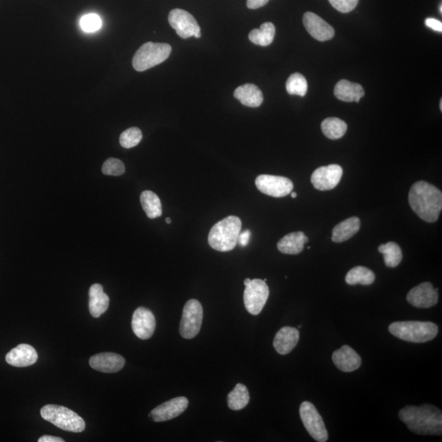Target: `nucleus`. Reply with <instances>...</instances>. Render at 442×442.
I'll use <instances>...</instances> for the list:
<instances>
[{
    "label": "nucleus",
    "mask_w": 442,
    "mask_h": 442,
    "mask_svg": "<svg viewBox=\"0 0 442 442\" xmlns=\"http://www.w3.org/2000/svg\"><path fill=\"white\" fill-rule=\"evenodd\" d=\"M37 350L28 344H20L10 350L6 355V362L14 367H27L37 362Z\"/></svg>",
    "instance_id": "6ab92c4d"
},
{
    "label": "nucleus",
    "mask_w": 442,
    "mask_h": 442,
    "mask_svg": "<svg viewBox=\"0 0 442 442\" xmlns=\"http://www.w3.org/2000/svg\"><path fill=\"white\" fill-rule=\"evenodd\" d=\"M440 108H441V111H442V101H441V103H440Z\"/></svg>",
    "instance_id": "c03bdc74"
},
{
    "label": "nucleus",
    "mask_w": 442,
    "mask_h": 442,
    "mask_svg": "<svg viewBox=\"0 0 442 442\" xmlns=\"http://www.w3.org/2000/svg\"><path fill=\"white\" fill-rule=\"evenodd\" d=\"M332 359L338 369L345 373L353 372L362 365V358L359 354L347 345L335 350Z\"/></svg>",
    "instance_id": "a211bd4d"
},
{
    "label": "nucleus",
    "mask_w": 442,
    "mask_h": 442,
    "mask_svg": "<svg viewBox=\"0 0 442 442\" xmlns=\"http://www.w3.org/2000/svg\"><path fill=\"white\" fill-rule=\"evenodd\" d=\"M298 329L293 327H283L276 333L274 339V348L281 355H287L296 348L299 342Z\"/></svg>",
    "instance_id": "aec40b11"
},
{
    "label": "nucleus",
    "mask_w": 442,
    "mask_h": 442,
    "mask_svg": "<svg viewBox=\"0 0 442 442\" xmlns=\"http://www.w3.org/2000/svg\"><path fill=\"white\" fill-rule=\"evenodd\" d=\"M303 24L308 33L319 42H328L334 37L335 32L331 25L314 13L304 14Z\"/></svg>",
    "instance_id": "dca6fc26"
},
{
    "label": "nucleus",
    "mask_w": 442,
    "mask_h": 442,
    "mask_svg": "<svg viewBox=\"0 0 442 442\" xmlns=\"http://www.w3.org/2000/svg\"><path fill=\"white\" fill-rule=\"evenodd\" d=\"M291 197L293 198H296L297 197V192H293V194L291 195Z\"/></svg>",
    "instance_id": "a19ab883"
},
{
    "label": "nucleus",
    "mask_w": 442,
    "mask_h": 442,
    "mask_svg": "<svg viewBox=\"0 0 442 442\" xmlns=\"http://www.w3.org/2000/svg\"><path fill=\"white\" fill-rule=\"evenodd\" d=\"M39 442H64L65 441L62 438H57V436H43L38 440Z\"/></svg>",
    "instance_id": "ea45409f"
},
{
    "label": "nucleus",
    "mask_w": 442,
    "mask_h": 442,
    "mask_svg": "<svg viewBox=\"0 0 442 442\" xmlns=\"http://www.w3.org/2000/svg\"><path fill=\"white\" fill-rule=\"evenodd\" d=\"M171 27L182 39L201 37V28L196 19L185 10L176 8L171 10L168 16Z\"/></svg>",
    "instance_id": "9d476101"
},
{
    "label": "nucleus",
    "mask_w": 442,
    "mask_h": 442,
    "mask_svg": "<svg viewBox=\"0 0 442 442\" xmlns=\"http://www.w3.org/2000/svg\"><path fill=\"white\" fill-rule=\"evenodd\" d=\"M256 186L262 194L274 197L290 195L293 183L288 178L271 175H261L256 179Z\"/></svg>",
    "instance_id": "9b49d317"
},
{
    "label": "nucleus",
    "mask_w": 442,
    "mask_h": 442,
    "mask_svg": "<svg viewBox=\"0 0 442 442\" xmlns=\"http://www.w3.org/2000/svg\"><path fill=\"white\" fill-rule=\"evenodd\" d=\"M332 6L343 13L352 12L357 6L359 0H329Z\"/></svg>",
    "instance_id": "c9c22d12"
},
{
    "label": "nucleus",
    "mask_w": 442,
    "mask_h": 442,
    "mask_svg": "<svg viewBox=\"0 0 442 442\" xmlns=\"http://www.w3.org/2000/svg\"><path fill=\"white\" fill-rule=\"evenodd\" d=\"M89 308L90 314L94 318H99L108 311L109 307V297L104 292L101 284L95 283L90 289Z\"/></svg>",
    "instance_id": "412c9836"
},
{
    "label": "nucleus",
    "mask_w": 442,
    "mask_h": 442,
    "mask_svg": "<svg viewBox=\"0 0 442 442\" xmlns=\"http://www.w3.org/2000/svg\"><path fill=\"white\" fill-rule=\"evenodd\" d=\"M250 400V395L245 385L238 383L228 395V408L233 410L245 409Z\"/></svg>",
    "instance_id": "cd10ccee"
},
{
    "label": "nucleus",
    "mask_w": 442,
    "mask_h": 442,
    "mask_svg": "<svg viewBox=\"0 0 442 442\" xmlns=\"http://www.w3.org/2000/svg\"><path fill=\"white\" fill-rule=\"evenodd\" d=\"M102 171L106 176H120L124 174L125 167L123 161L111 157L105 161Z\"/></svg>",
    "instance_id": "72a5a7b5"
},
{
    "label": "nucleus",
    "mask_w": 442,
    "mask_h": 442,
    "mask_svg": "<svg viewBox=\"0 0 442 442\" xmlns=\"http://www.w3.org/2000/svg\"><path fill=\"white\" fill-rule=\"evenodd\" d=\"M270 1V0H247V7L250 9L260 8Z\"/></svg>",
    "instance_id": "58836bf2"
},
{
    "label": "nucleus",
    "mask_w": 442,
    "mask_h": 442,
    "mask_svg": "<svg viewBox=\"0 0 442 442\" xmlns=\"http://www.w3.org/2000/svg\"><path fill=\"white\" fill-rule=\"evenodd\" d=\"M171 47L168 44L147 42L137 50L132 65L137 72H145L169 58Z\"/></svg>",
    "instance_id": "423d86ee"
},
{
    "label": "nucleus",
    "mask_w": 442,
    "mask_h": 442,
    "mask_svg": "<svg viewBox=\"0 0 442 442\" xmlns=\"http://www.w3.org/2000/svg\"><path fill=\"white\" fill-rule=\"evenodd\" d=\"M125 364V360L121 355L111 352L97 354L90 360L91 367L106 374L118 372L123 369Z\"/></svg>",
    "instance_id": "f3484780"
},
{
    "label": "nucleus",
    "mask_w": 442,
    "mask_h": 442,
    "mask_svg": "<svg viewBox=\"0 0 442 442\" xmlns=\"http://www.w3.org/2000/svg\"><path fill=\"white\" fill-rule=\"evenodd\" d=\"M343 174V168L339 165L332 164L319 167L313 172L312 183L314 189L318 190H331L341 181Z\"/></svg>",
    "instance_id": "f8f14e48"
},
{
    "label": "nucleus",
    "mask_w": 442,
    "mask_h": 442,
    "mask_svg": "<svg viewBox=\"0 0 442 442\" xmlns=\"http://www.w3.org/2000/svg\"><path fill=\"white\" fill-rule=\"evenodd\" d=\"M299 412L303 425L312 438L319 442L327 441L328 431L316 406L309 401H304L300 406Z\"/></svg>",
    "instance_id": "0eeeda50"
},
{
    "label": "nucleus",
    "mask_w": 442,
    "mask_h": 442,
    "mask_svg": "<svg viewBox=\"0 0 442 442\" xmlns=\"http://www.w3.org/2000/svg\"><path fill=\"white\" fill-rule=\"evenodd\" d=\"M307 81L303 75L294 73L289 76L286 82V90L289 94L304 97L307 93Z\"/></svg>",
    "instance_id": "2f4dec72"
},
{
    "label": "nucleus",
    "mask_w": 442,
    "mask_h": 442,
    "mask_svg": "<svg viewBox=\"0 0 442 442\" xmlns=\"http://www.w3.org/2000/svg\"><path fill=\"white\" fill-rule=\"evenodd\" d=\"M143 139L142 132L137 127H131V128L125 130L120 136V145L125 149H132L140 143Z\"/></svg>",
    "instance_id": "473e14b6"
},
{
    "label": "nucleus",
    "mask_w": 442,
    "mask_h": 442,
    "mask_svg": "<svg viewBox=\"0 0 442 442\" xmlns=\"http://www.w3.org/2000/svg\"><path fill=\"white\" fill-rule=\"evenodd\" d=\"M309 238L303 232L288 233L278 241V251L288 255H297L303 251L304 245L308 243Z\"/></svg>",
    "instance_id": "4be33fe9"
},
{
    "label": "nucleus",
    "mask_w": 442,
    "mask_h": 442,
    "mask_svg": "<svg viewBox=\"0 0 442 442\" xmlns=\"http://www.w3.org/2000/svg\"><path fill=\"white\" fill-rule=\"evenodd\" d=\"M440 13H442V5H440Z\"/></svg>",
    "instance_id": "37998d69"
},
{
    "label": "nucleus",
    "mask_w": 442,
    "mask_h": 442,
    "mask_svg": "<svg viewBox=\"0 0 442 442\" xmlns=\"http://www.w3.org/2000/svg\"><path fill=\"white\" fill-rule=\"evenodd\" d=\"M406 299L415 307L431 308L438 302V288H434L433 284L425 282L411 289Z\"/></svg>",
    "instance_id": "ddd939ff"
},
{
    "label": "nucleus",
    "mask_w": 442,
    "mask_h": 442,
    "mask_svg": "<svg viewBox=\"0 0 442 442\" xmlns=\"http://www.w3.org/2000/svg\"><path fill=\"white\" fill-rule=\"evenodd\" d=\"M233 96L240 103L249 108H258L264 100L262 90L253 84H245L238 87Z\"/></svg>",
    "instance_id": "5701e85b"
},
{
    "label": "nucleus",
    "mask_w": 442,
    "mask_h": 442,
    "mask_svg": "<svg viewBox=\"0 0 442 442\" xmlns=\"http://www.w3.org/2000/svg\"><path fill=\"white\" fill-rule=\"evenodd\" d=\"M203 319L202 304L196 299L189 300L183 309L180 333L183 338L192 339L200 332Z\"/></svg>",
    "instance_id": "6e6552de"
},
{
    "label": "nucleus",
    "mask_w": 442,
    "mask_h": 442,
    "mask_svg": "<svg viewBox=\"0 0 442 442\" xmlns=\"http://www.w3.org/2000/svg\"><path fill=\"white\" fill-rule=\"evenodd\" d=\"M409 203L422 220L434 223L442 210L441 191L428 182H416L409 192Z\"/></svg>",
    "instance_id": "f03ea898"
},
{
    "label": "nucleus",
    "mask_w": 442,
    "mask_h": 442,
    "mask_svg": "<svg viewBox=\"0 0 442 442\" xmlns=\"http://www.w3.org/2000/svg\"><path fill=\"white\" fill-rule=\"evenodd\" d=\"M166 222L167 223H171V218H166Z\"/></svg>",
    "instance_id": "79ce46f5"
},
{
    "label": "nucleus",
    "mask_w": 442,
    "mask_h": 442,
    "mask_svg": "<svg viewBox=\"0 0 442 442\" xmlns=\"http://www.w3.org/2000/svg\"><path fill=\"white\" fill-rule=\"evenodd\" d=\"M188 406H189V400L185 396H180L157 406L151 411L149 417L155 422L171 420L184 413Z\"/></svg>",
    "instance_id": "4468645a"
},
{
    "label": "nucleus",
    "mask_w": 442,
    "mask_h": 442,
    "mask_svg": "<svg viewBox=\"0 0 442 442\" xmlns=\"http://www.w3.org/2000/svg\"><path fill=\"white\" fill-rule=\"evenodd\" d=\"M360 228V220L358 217H350L339 223L333 230L332 240L334 243H343L352 238Z\"/></svg>",
    "instance_id": "393cba45"
},
{
    "label": "nucleus",
    "mask_w": 442,
    "mask_h": 442,
    "mask_svg": "<svg viewBox=\"0 0 442 442\" xmlns=\"http://www.w3.org/2000/svg\"><path fill=\"white\" fill-rule=\"evenodd\" d=\"M399 418L414 434L424 436L442 434V413L435 405L405 406L400 410Z\"/></svg>",
    "instance_id": "f257e3e1"
},
{
    "label": "nucleus",
    "mask_w": 442,
    "mask_h": 442,
    "mask_svg": "<svg viewBox=\"0 0 442 442\" xmlns=\"http://www.w3.org/2000/svg\"><path fill=\"white\" fill-rule=\"evenodd\" d=\"M80 27L85 32H94L101 28L102 20L97 14H87L81 18Z\"/></svg>",
    "instance_id": "f704fd0d"
},
{
    "label": "nucleus",
    "mask_w": 442,
    "mask_h": 442,
    "mask_svg": "<svg viewBox=\"0 0 442 442\" xmlns=\"http://www.w3.org/2000/svg\"><path fill=\"white\" fill-rule=\"evenodd\" d=\"M425 25L431 30H436V32H442V23L439 21V20H436L435 18H426Z\"/></svg>",
    "instance_id": "4c0bfd02"
},
{
    "label": "nucleus",
    "mask_w": 442,
    "mask_h": 442,
    "mask_svg": "<svg viewBox=\"0 0 442 442\" xmlns=\"http://www.w3.org/2000/svg\"><path fill=\"white\" fill-rule=\"evenodd\" d=\"M379 252L384 257L385 265L389 268H395L403 261V252L398 245L394 242H389L379 247Z\"/></svg>",
    "instance_id": "7c9ffc66"
},
{
    "label": "nucleus",
    "mask_w": 442,
    "mask_h": 442,
    "mask_svg": "<svg viewBox=\"0 0 442 442\" xmlns=\"http://www.w3.org/2000/svg\"><path fill=\"white\" fill-rule=\"evenodd\" d=\"M141 205L150 219H156L162 215V207L160 198L154 192L146 190L140 195Z\"/></svg>",
    "instance_id": "a878e982"
},
{
    "label": "nucleus",
    "mask_w": 442,
    "mask_h": 442,
    "mask_svg": "<svg viewBox=\"0 0 442 442\" xmlns=\"http://www.w3.org/2000/svg\"><path fill=\"white\" fill-rule=\"evenodd\" d=\"M334 95L339 100L348 102V103H352V102L359 103L360 99L364 97V90L359 84L342 80L335 86Z\"/></svg>",
    "instance_id": "b1692460"
},
{
    "label": "nucleus",
    "mask_w": 442,
    "mask_h": 442,
    "mask_svg": "<svg viewBox=\"0 0 442 442\" xmlns=\"http://www.w3.org/2000/svg\"><path fill=\"white\" fill-rule=\"evenodd\" d=\"M252 233L249 230L240 232V235L238 238V243L243 247H245L248 245L249 241H250Z\"/></svg>",
    "instance_id": "e433bc0d"
},
{
    "label": "nucleus",
    "mask_w": 442,
    "mask_h": 442,
    "mask_svg": "<svg viewBox=\"0 0 442 442\" xmlns=\"http://www.w3.org/2000/svg\"><path fill=\"white\" fill-rule=\"evenodd\" d=\"M42 417L50 422L59 429L70 433H82L85 429V423L82 418L74 411L64 406L47 405L40 410Z\"/></svg>",
    "instance_id": "39448f33"
},
{
    "label": "nucleus",
    "mask_w": 442,
    "mask_h": 442,
    "mask_svg": "<svg viewBox=\"0 0 442 442\" xmlns=\"http://www.w3.org/2000/svg\"><path fill=\"white\" fill-rule=\"evenodd\" d=\"M276 35V27L271 23H265L260 29H254L249 34V39L253 44L266 47L271 44Z\"/></svg>",
    "instance_id": "bb28decb"
},
{
    "label": "nucleus",
    "mask_w": 442,
    "mask_h": 442,
    "mask_svg": "<svg viewBox=\"0 0 442 442\" xmlns=\"http://www.w3.org/2000/svg\"><path fill=\"white\" fill-rule=\"evenodd\" d=\"M242 230L240 217L230 216L216 223L208 235V243L216 251H232L238 245V238Z\"/></svg>",
    "instance_id": "7ed1b4c3"
},
{
    "label": "nucleus",
    "mask_w": 442,
    "mask_h": 442,
    "mask_svg": "<svg viewBox=\"0 0 442 442\" xmlns=\"http://www.w3.org/2000/svg\"><path fill=\"white\" fill-rule=\"evenodd\" d=\"M388 330L393 336L414 343L429 342L438 333V325L422 321L394 322L390 324Z\"/></svg>",
    "instance_id": "20e7f679"
},
{
    "label": "nucleus",
    "mask_w": 442,
    "mask_h": 442,
    "mask_svg": "<svg viewBox=\"0 0 442 442\" xmlns=\"http://www.w3.org/2000/svg\"><path fill=\"white\" fill-rule=\"evenodd\" d=\"M131 325L137 337L142 340L149 339L156 329L154 314L149 309L139 307L133 314Z\"/></svg>",
    "instance_id": "2eb2a0df"
},
{
    "label": "nucleus",
    "mask_w": 442,
    "mask_h": 442,
    "mask_svg": "<svg viewBox=\"0 0 442 442\" xmlns=\"http://www.w3.org/2000/svg\"><path fill=\"white\" fill-rule=\"evenodd\" d=\"M321 130L328 139L336 140L343 138L348 130V125L341 119L329 118L323 121Z\"/></svg>",
    "instance_id": "c756f323"
},
{
    "label": "nucleus",
    "mask_w": 442,
    "mask_h": 442,
    "mask_svg": "<svg viewBox=\"0 0 442 442\" xmlns=\"http://www.w3.org/2000/svg\"><path fill=\"white\" fill-rule=\"evenodd\" d=\"M269 295H270V289L266 282L259 278L252 279L251 282L246 286L245 294H243V301H245L247 311L253 316H257L265 307Z\"/></svg>",
    "instance_id": "1a4fd4ad"
},
{
    "label": "nucleus",
    "mask_w": 442,
    "mask_h": 442,
    "mask_svg": "<svg viewBox=\"0 0 442 442\" xmlns=\"http://www.w3.org/2000/svg\"><path fill=\"white\" fill-rule=\"evenodd\" d=\"M375 281V274L369 269L364 266H355L345 276V283L349 286H370Z\"/></svg>",
    "instance_id": "c85d7f7f"
}]
</instances>
